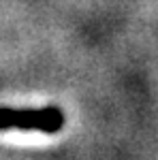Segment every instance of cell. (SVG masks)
<instances>
[{
    "mask_svg": "<svg viewBox=\"0 0 158 160\" xmlns=\"http://www.w3.org/2000/svg\"><path fill=\"white\" fill-rule=\"evenodd\" d=\"M64 126V113L58 107L43 109H13L0 107V132L2 130H37L54 135Z\"/></svg>",
    "mask_w": 158,
    "mask_h": 160,
    "instance_id": "6da1fadb",
    "label": "cell"
}]
</instances>
